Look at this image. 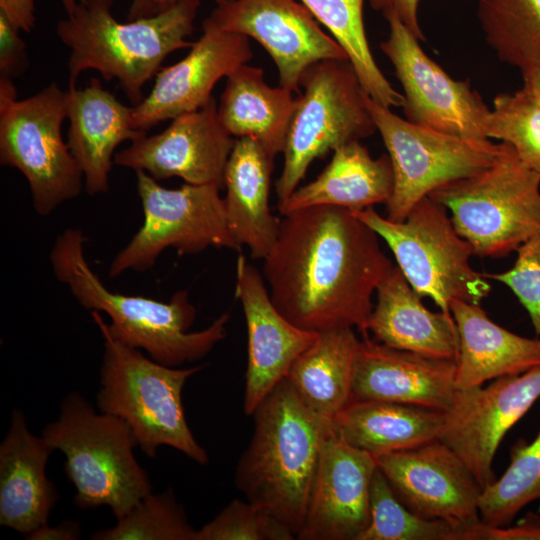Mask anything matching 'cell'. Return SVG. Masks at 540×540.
<instances>
[{
  "mask_svg": "<svg viewBox=\"0 0 540 540\" xmlns=\"http://www.w3.org/2000/svg\"><path fill=\"white\" fill-rule=\"evenodd\" d=\"M376 457L326 434L306 516L296 539L358 540L370 521Z\"/></svg>",
  "mask_w": 540,
  "mask_h": 540,
  "instance_id": "ac0fdd59",
  "label": "cell"
},
{
  "mask_svg": "<svg viewBox=\"0 0 540 540\" xmlns=\"http://www.w3.org/2000/svg\"><path fill=\"white\" fill-rule=\"evenodd\" d=\"M67 91L68 147L82 170L86 192L106 193L117 146L147 133L133 127V106L120 102L97 78L85 88Z\"/></svg>",
  "mask_w": 540,
  "mask_h": 540,
  "instance_id": "603a6c76",
  "label": "cell"
},
{
  "mask_svg": "<svg viewBox=\"0 0 540 540\" xmlns=\"http://www.w3.org/2000/svg\"><path fill=\"white\" fill-rule=\"evenodd\" d=\"M54 450L29 430L20 409H13L0 444V524L25 537L48 523L59 495L46 475Z\"/></svg>",
  "mask_w": 540,
  "mask_h": 540,
  "instance_id": "7402d4cb",
  "label": "cell"
},
{
  "mask_svg": "<svg viewBox=\"0 0 540 540\" xmlns=\"http://www.w3.org/2000/svg\"><path fill=\"white\" fill-rule=\"evenodd\" d=\"M8 18L0 13V77L14 78L28 67L26 44Z\"/></svg>",
  "mask_w": 540,
  "mask_h": 540,
  "instance_id": "f35d334b",
  "label": "cell"
},
{
  "mask_svg": "<svg viewBox=\"0 0 540 540\" xmlns=\"http://www.w3.org/2000/svg\"><path fill=\"white\" fill-rule=\"evenodd\" d=\"M459 528L410 510L377 468L370 489V521L358 540H459Z\"/></svg>",
  "mask_w": 540,
  "mask_h": 540,
  "instance_id": "836d02e7",
  "label": "cell"
},
{
  "mask_svg": "<svg viewBox=\"0 0 540 540\" xmlns=\"http://www.w3.org/2000/svg\"><path fill=\"white\" fill-rule=\"evenodd\" d=\"M536 500H540V429L531 442H516L503 475L483 489L480 520L488 526L506 527Z\"/></svg>",
  "mask_w": 540,
  "mask_h": 540,
  "instance_id": "d6a6232c",
  "label": "cell"
},
{
  "mask_svg": "<svg viewBox=\"0 0 540 540\" xmlns=\"http://www.w3.org/2000/svg\"><path fill=\"white\" fill-rule=\"evenodd\" d=\"M514 265L498 274H484L512 290L527 310L537 338L540 339V235L525 241L517 248Z\"/></svg>",
  "mask_w": 540,
  "mask_h": 540,
  "instance_id": "74e56055",
  "label": "cell"
},
{
  "mask_svg": "<svg viewBox=\"0 0 540 540\" xmlns=\"http://www.w3.org/2000/svg\"><path fill=\"white\" fill-rule=\"evenodd\" d=\"M81 536L80 525L72 520H64L55 526L42 525L28 536V540H78Z\"/></svg>",
  "mask_w": 540,
  "mask_h": 540,
  "instance_id": "b9f144b4",
  "label": "cell"
},
{
  "mask_svg": "<svg viewBox=\"0 0 540 540\" xmlns=\"http://www.w3.org/2000/svg\"><path fill=\"white\" fill-rule=\"evenodd\" d=\"M180 1L181 0H154L156 14L167 10L168 8L172 7L173 5L177 4ZM213 1L216 2L217 5H220L230 0H213Z\"/></svg>",
  "mask_w": 540,
  "mask_h": 540,
  "instance_id": "f6af8a7d",
  "label": "cell"
},
{
  "mask_svg": "<svg viewBox=\"0 0 540 540\" xmlns=\"http://www.w3.org/2000/svg\"><path fill=\"white\" fill-rule=\"evenodd\" d=\"M252 416L254 430L237 462L235 485L247 501L269 512L297 537L332 422L310 411L286 378Z\"/></svg>",
  "mask_w": 540,
  "mask_h": 540,
  "instance_id": "3957f363",
  "label": "cell"
},
{
  "mask_svg": "<svg viewBox=\"0 0 540 540\" xmlns=\"http://www.w3.org/2000/svg\"><path fill=\"white\" fill-rule=\"evenodd\" d=\"M487 44L522 77L540 74V0H477Z\"/></svg>",
  "mask_w": 540,
  "mask_h": 540,
  "instance_id": "4dcf8cb0",
  "label": "cell"
},
{
  "mask_svg": "<svg viewBox=\"0 0 540 540\" xmlns=\"http://www.w3.org/2000/svg\"><path fill=\"white\" fill-rule=\"evenodd\" d=\"M85 240L80 229L63 231L49 254L52 271L82 307L109 316L105 326L114 339L163 365L180 367L204 358L225 338L228 313L203 330L188 331L197 311L186 291L176 292L168 302L110 291L86 259Z\"/></svg>",
  "mask_w": 540,
  "mask_h": 540,
  "instance_id": "7a4b0ae2",
  "label": "cell"
},
{
  "mask_svg": "<svg viewBox=\"0 0 540 540\" xmlns=\"http://www.w3.org/2000/svg\"><path fill=\"white\" fill-rule=\"evenodd\" d=\"M203 34L177 63L161 68L147 97L133 106L132 124L147 131L197 110L212 98L216 83L253 57L248 37L202 25Z\"/></svg>",
  "mask_w": 540,
  "mask_h": 540,
  "instance_id": "ffe728a7",
  "label": "cell"
},
{
  "mask_svg": "<svg viewBox=\"0 0 540 540\" xmlns=\"http://www.w3.org/2000/svg\"><path fill=\"white\" fill-rule=\"evenodd\" d=\"M293 93L268 85L262 68L244 64L227 77L218 117L230 135L254 139L275 157L284 150L296 108Z\"/></svg>",
  "mask_w": 540,
  "mask_h": 540,
  "instance_id": "83f0119b",
  "label": "cell"
},
{
  "mask_svg": "<svg viewBox=\"0 0 540 540\" xmlns=\"http://www.w3.org/2000/svg\"><path fill=\"white\" fill-rule=\"evenodd\" d=\"M112 0H80L56 27L70 48L68 88H75L83 71H98L105 80L117 79L132 102L143 99L145 83L161 69L172 52L191 48L186 38L194 30L200 0H181L156 15L118 22Z\"/></svg>",
  "mask_w": 540,
  "mask_h": 540,
  "instance_id": "277c9868",
  "label": "cell"
},
{
  "mask_svg": "<svg viewBox=\"0 0 540 540\" xmlns=\"http://www.w3.org/2000/svg\"><path fill=\"white\" fill-rule=\"evenodd\" d=\"M352 212L386 242L414 291L431 298L440 310L451 313L455 300L480 304L488 296L490 283L470 265L472 246L447 210L429 196L402 221L383 217L372 207Z\"/></svg>",
  "mask_w": 540,
  "mask_h": 540,
  "instance_id": "ba28073f",
  "label": "cell"
},
{
  "mask_svg": "<svg viewBox=\"0 0 540 540\" xmlns=\"http://www.w3.org/2000/svg\"><path fill=\"white\" fill-rule=\"evenodd\" d=\"M338 42L353 66L364 91L378 104L402 107L404 97L377 65L363 21L364 0H300Z\"/></svg>",
  "mask_w": 540,
  "mask_h": 540,
  "instance_id": "1f68e13d",
  "label": "cell"
},
{
  "mask_svg": "<svg viewBox=\"0 0 540 540\" xmlns=\"http://www.w3.org/2000/svg\"><path fill=\"white\" fill-rule=\"evenodd\" d=\"M196 532L172 488L149 493L116 525L95 532L92 540H196Z\"/></svg>",
  "mask_w": 540,
  "mask_h": 540,
  "instance_id": "e575fe53",
  "label": "cell"
},
{
  "mask_svg": "<svg viewBox=\"0 0 540 540\" xmlns=\"http://www.w3.org/2000/svg\"><path fill=\"white\" fill-rule=\"evenodd\" d=\"M457 363L360 340L352 400L396 402L447 412L455 399Z\"/></svg>",
  "mask_w": 540,
  "mask_h": 540,
  "instance_id": "44dd1931",
  "label": "cell"
},
{
  "mask_svg": "<svg viewBox=\"0 0 540 540\" xmlns=\"http://www.w3.org/2000/svg\"><path fill=\"white\" fill-rule=\"evenodd\" d=\"M274 156L256 140H235L224 173L225 213L229 231L251 257L265 259L274 247L280 220L269 205Z\"/></svg>",
  "mask_w": 540,
  "mask_h": 540,
  "instance_id": "d4e9b609",
  "label": "cell"
},
{
  "mask_svg": "<svg viewBox=\"0 0 540 540\" xmlns=\"http://www.w3.org/2000/svg\"><path fill=\"white\" fill-rule=\"evenodd\" d=\"M366 104L391 161L394 183L387 218L404 220L436 189L472 176L501 156L505 143L462 138L413 124L375 102Z\"/></svg>",
  "mask_w": 540,
  "mask_h": 540,
  "instance_id": "8fae6325",
  "label": "cell"
},
{
  "mask_svg": "<svg viewBox=\"0 0 540 540\" xmlns=\"http://www.w3.org/2000/svg\"><path fill=\"white\" fill-rule=\"evenodd\" d=\"M522 78V87L526 89L537 102L540 103V74H533Z\"/></svg>",
  "mask_w": 540,
  "mask_h": 540,
  "instance_id": "ee69618b",
  "label": "cell"
},
{
  "mask_svg": "<svg viewBox=\"0 0 540 540\" xmlns=\"http://www.w3.org/2000/svg\"><path fill=\"white\" fill-rule=\"evenodd\" d=\"M264 259L272 302L297 327H356L368 336L372 295L394 264L378 235L352 211L330 205L283 215Z\"/></svg>",
  "mask_w": 540,
  "mask_h": 540,
  "instance_id": "6da1fadb",
  "label": "cell"
},
{
  "mask_svg": "<svg viewBox=\"0 0 540 540\" xmlns=\"http://www.w3.org/2000/svg\"><path fill=\"white\" fill-rule=\"evenodd\" d=\"M389 155L373 158L360 141L348 142L333 151L319 176L298 187L279 208L282 215L303 208L330 205L350 211L387 203L393 191Z\"/></svg>",
  "mask_w": 540,
  "mask_h": 540,
  "instance_id": "4316f807",
  "label": "cell"
},
{
  "mask_svg": "<svg viewBox=\"0 0 540 540\" xmlns=\"http://www.w3.org/2000/svg\"><path fill=\"white\" fill-rule=\"evenodd\" d=\"M202 25L255 39L273 60L279 85L300 93L303 74L327 59H348L300 0H230Z\"/></svg>",
  "mask_w": 540,
  "mask_h": 540,
  "instance_id": "5bb4252c",
  "label": "cell"
},
{
  "mask_svg": "<svg viewBox=\"0 0 540 540\" xmlns=\"http://www.w3.org/2000/svg\"><path fill=\"white\" fill-rule=\"evenodd\" d=\"M12 79L0 77V163L26 178L35 212L47 216L83 188V173L62 138L69 94L55 82L18 100Z\"/></svg>",
  "mask_w": 540,
  "mask_h": 540,
  "instance_id": "9c48e42d",
  "label": "cell"
},
{
  "mask_svg": "<svg viewBox=\"0 0 540 540\" xmlns=\"http://www.w3.org/2000/svg\"><path fill=\"white\" fill-rule=\"evenodd\" d=\"M80 0H61L65 10L71 9ZM156 15L154 0H132L129 9V20Z\"/></svg>",
  "mask_w": 540,
  "mask_h": 540,
  "instance_id": "7bdbcfd3",
  "label": "cell"
},
{
  "mask_svg": "<svg viewBox=\"0 0 540 540\" xmlns=\"http://www.w3.org/2000/svg\"><path fill=\"white\" fill-rule=\"evenodd\" d=\"M234 143L212 97L201 108L172 119L161 133L132 141L115 154L114 164L142 170L157 181L179 177L187 184L222 188Z\"/></svg>",
  "mask_w": 540,
  "mask_h": 540,
  "instance_id": "2e32d148",
  "label": "cell"
},
{
  "mask_svg": "<svg viewBox=\"0 0 540 540\" xmlns=\"http://www.w3.org/2000/svg\"><path fill=\"white\" fill-rule=\"evenodd\" d=\"M459 336L457 389L521 374L540 365V339H530L493 322L480 304L455 300L450 304Z\"/></svg>",
  "mask_w": 540,
  "mask_h": 540,
  "instance_id": "484cf974",
  "label": "cell"
},
{
  "mask_svg": "<svg viewBox=\"0 0 540 540\" xmlns=\"http://www.w3.org/2000/svg\"><path fill=\"white\" fill-rule=\"evenodd\" d=\"M41 436L65 456V472L81 509L110 507L116 519L152 492L146 470L133 453L136 438L121 418L96 410L78 392L60 404L59 416Z\"/></svg>",
  "mask_w": 540,
  "mask_h": 540,
  "instance_id": "8992f818",
  "label": "cell"
},
{
  "mask_svg": "<svg viewBox=\"0 0 540 540\" xmlns=\"http://www.w3.org/2000/svg\"><path fill=\"white\" fill-rule=\"evenodd\" d=\"M135 172L144 221L112 260L110 278L129 270H149L168 248L179 255L198 254L209 247L241 249L229 231L218 186L186 183L169 189L146 172Z\"/></svg>",
  "mask_w": 540,
  "mask_h": 540,
  "instance_id": "7c38bea8",
  "label": "cell"
},
{
  "mask_svg": "<svg viewBox=\"0 0 540 540\" xmlns=\"http://www.w3.org/2000/svg\"><path fill=\"white\" fill-rule=\"evenodd\" d=\"M445 412L377 400L351 401L332 421L347 444L378 457L439 439Z\"/></svg>",
  "mask_w": 540,
  "mask_h": 540,
  "instance_id": "f1b7e54d",
  "label": "cell"
},
{
  "mask_svg": "<svg viewBox=\"0 0 540 540\" xmlns=\"http://www.w3.org/2000/svg\"><path fill=\"white\" fill-rule=\"evenodd\" d=\"M296 108L275 184L278 209L298 188L311 163L351 142L372 135L376 126L364 91L348 59L322 60L303 74Z\"/></svg>",
  "mask_w": 540,
  "mask_h": 540,
  "instance_id": "30bf717a",
  "label": "cell"
},
{
  "mask_svg": "<svg viewBox=\"0 0 540 540\" xmlns=\"http://www.w3.org/2000/svg\"><path fill=\"white\" fill-rule=\"evenodd\" d=\"M295 534L263 508L234 499L196 532V540H293Z\"/></svg>",
  "mask_w": 540,
  "mask_h": 540,
  "instance_id": "8d00e7d4",
  "label": "cell"
},
{
  "mask_svg": "<svg viewBox=\"0 0 540 540\" xmlns=\"http://www.w3.org/2000/svg\"><path fill=\"white\" fill-rule=\"evenodd\" d=\"M235 295L247 326L243 409L250 416L288 375L296 359L316 341L318 332L297 327L277 309L264 277L241 254L236 264Z\"/></svg>",
  "mask_w": 540,
  "mask_h": 540,
  "instance_id": "d6986e66",
  "label": "cell"
},
{
  "mask_svg": "<svg viewBox=\"0 0 540 540\" xmlns=\"http://www.w3.org/2000/svg\"><path fill=\"white\" fill-rule=\"evenodd\" d=\"M370 6L388 21L397 19L419 41L425 39L418 20L420 0H368Z\"/></svg>",
  "mask_w": 540,
  "mask_h": 540,
  "instance_id": "ab89813d",
  "label": "cell"
},
{
  "mask_svg": "<svg viewBox=\"0 0 540 540\" xmlns=\"http://www.w3.org/2000/svg\"><path fill=\"white\" fill-rule=\"evenodd\" d=\"M376 293L368 332L377 342L457 363L459 336L452 314L426 308L398 266L383 278Z\"/></svg>",
  "mask_w": 540,
  "mask_h": 540,
  "instance_id": "cb8c5ba5",
  "label": "cell"
},
{
  "mask_svg": "<svg viewBox=\"0 0 540 540\" xmlns=\"http://www.w3.org/2000/svg\"><path fill=\"white\" fill-rule=\"evenodd\" d=\"M0 13L20 31L30 32L35 24V0H0Z\"/></svg>",
  "mask_w": 540,
  "mask_h": 540,
  "instance_id": "60d3db41",
  "label": "cell"
},
{
  "mask_svg": "<svg viewBox=\"0 0 540 540\" xmlns=\"http://www.w3.org/2000/svg\"><path fill=\"white\" fill-rule=\"evenodd\" d=\"M487 137L509 144L527 166L540 173V103L526 89L494 98Z\"/></svg>",
  "mask_w": 540,
  "mask_h": 540,
  "instance_id": "d590c367",
  "label": "cell"
},
{
  "mask_svg": "<svg viewBox=\"0 0 540 540\" xmlns=\"http://www.w3.org/2000/svg\"><path fill=\"white\" fill-rule=\"evenodd\" d=\"M399 500L416 514L461 527L480 520L482 487L439 439L376 457Z\"/></svg>",
  "mask_w": 540,
  "mask_h": 540,
  "instance_id": "e0dca14e",
  "label": "cell"
},
{
  "mask_svg": "<svg viewBox=\"0 0 540 540\" xmlns=\"http://www.w3.org/2000/svg\"><path fill=\"white\" fill-rule=\"evenodd\" d=\"M540 397V365L494 379L486 387L457 389L439 440L465 463L482 489L495 476L492 464L506 433Z\"/></svg>",
  "mask_w": 540,
  "mask_h": 540,
  "instance_id": "9a60e30c",
  "label": "cell"
},
{
  "mask_svg": "<svg viewBox=\"0 0 540 540\" xmlns=\"http://www.w3.org/2000/svg\"><path fill=\"white\" fill-rule=\"evenodd\" d=\"M360 346L353 328L318 333L285 377L301 402L332 422L352 400V382Z\"/></svg>",
  "mask_w": 540,
  "mask_h": 540,
  "instance_id": "f546056e",
  "label": "cell"
},
{
  "mask_svg": "<svg viewBox=\"0 0 540 540\" xmlns=\"http://www.w3.org/2000/svg\"><path fill=\"white\" fill-rule=\"evenodd\" d=\"M387 22L389 34L380 48L403 89L405 119L462 138L488 139L491 109L469 81L455 80L447 74L397 19Z\"/></svg>",
  "mask_w": 540,
  "mask_h": 540,
  "instance_id": "4fadbf2b",
  "label": "cell"
},
{
  "mask_svg": "<svg viewBox=\"0 0 540 540\" xmlns=\"http://www.w3.org/2000/svg\"><path fill=\"white\" fill-rule=\"evenodd\" d=\"M429 197L450 212L474 255L505 256L540 235V173L507 143L491 166L446 184Z\"/></svg>",
  "mask_w": 540,
  "mask_h": 540,
  "instance_id": "52a82bcc",
  "label": "cell"
},
{
  "mask_svg": "<svg viewBox=\"0 0 540 540\" xmlns=\"http://www.w3.org/2000/svg\"><path fill=\"white\" fill-rule=\"evenodd\" d=\"M91 315L104 338L96 396L99 411L123 419L132 429L137 446L150 458L166 445L200 465L207 464L208 454L193 436L182 402L187 380L203 365H163L114 339L99 312Z\"/></svg>",
  "mask_w": 540,
  "mask_h": 540,
  "instance_id": "5b68a950",
  "label": "cell"
}]
</instances>
